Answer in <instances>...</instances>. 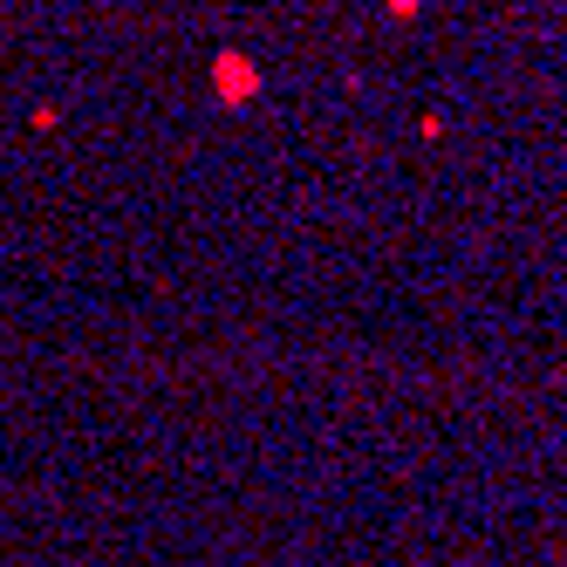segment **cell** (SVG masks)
<instances>
[{
  "mask_svg": "<svg viewBox=\"0 0 567 567\" xmlns=\"http://www.w3.org/2000/svg\"><path fill=\"white\" fill-rule=\"evenodd\" d=\"M213 75H219V96H233V103H239V96H254V62H247V55H219Z\"/></svg>",
  "mask_w": 567,
  "mask_h": 567,
  "instance_id": "cell-1",
  "label": "cell"
},
{
  "mask_svg": "<svg viewBox=\"0 0 567 567\" xmlns=\"http://www.w3.org/2000/svg\"><path fill=\"white\" fill-rule=\"evenodd\" d=\"M390 8H396V14H411V8H417V0H390Z\"/></svg>",
  "mask_w": 567,
  "mask_h": 567,
  "instance_id": "cell-2",
  "label": "cell"
}]
</instances>
